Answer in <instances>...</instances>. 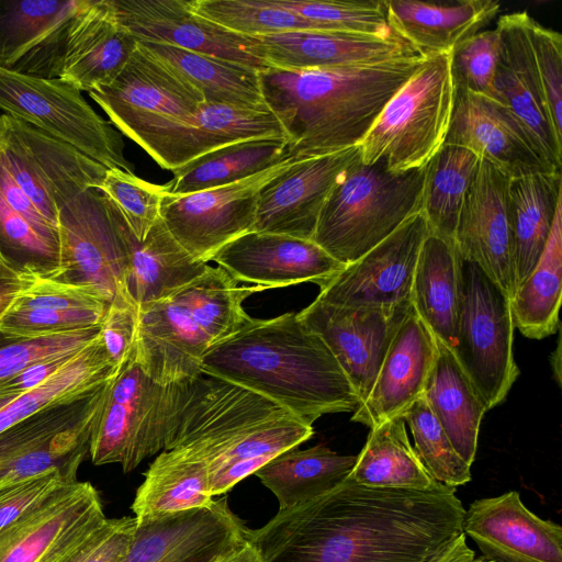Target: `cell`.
Returning <instances> with one entry per match:
<instances>
[{
  "instance_id": "cell-1",
  "label": "cell",
  "mask_w": 562,
  "mask_h": 562,
  "mask_svg": "<svg viewBox=\"0 0 562 562\" xmlns=\"http://www.w3.org/2000/svg\"><path fill=\"white\" fill-rule=\"evenodd\" d=\"M456 488H372L346 477L245 538L263 562H426L462 532Z\"/></svg>"
},
{
  "instance_id": "cell-2",
  "label": "cell",
  "mask_w": 562,
  "mask_h": 562,
  "mask_svg": "<svg viewBox=\"0 0 562 562\" xmlns=\"http://www.w3.org/2000/svg\"><path fill=\"white\" fill-rule=\"evenodd\" d=\"M201 372L260 394L312 426L360 404L335 356L297 313L249 317L206 350Z\"/></svg>"
},
{
  "instance_id": "cell-3",
  "label": "cell",
  "mask_w": 562,
  "mask_h": 562,
  "mask_svg": "<svg viewBox=\"0 0 562 562\" xmlns=\"http://www.w3.org/2000/svg\"><path fill=\"white\" fill-rule=\"evenodd\" d=\"M425 57L418 54L359 65L260 71L265 103L279 120L292 160L359 145Z\"/></svg>"
},
{
  "instance_id": "cell-4",
  "label": "cell",
  "mask_w": 562,
  "mask_h": 562,
  "mask_svg": "<svg viewBox=\"0 0 562 562\" xmlns=\"http://www.w3.org/2000/svg\"><path fill=\"white\" fill-rule=\"evenodd\" d=\"M313 435L312 425L271 400L202 373L189 382L164 450L180 448L203 461L214 497Z\"/></svg>"
},
{
  "instance_id": "cell-5",
  "label": "cell",
  "mask_w": 562,
  "mask_h": 562,
  "mask_svg": "<svg viewBox=\"0 0 562 562\" xmlns=\"http://www.w3.org/2000/svg\"><path fill=\"white\" fill-rule=\"evenodd\" d=\"M424 180L425 167L358 162L329 193L312 240L344 265L356 261L419 213Z\"/></svg>"
},
{
  "instance_id": "cell-6",
  "label": "cell",
  "mask_w": 562,
  "mask_h": 562,
  "mask_svg": "<svg viewBox=\"0 0 562 562\" xmlns=\"http://www.w3.org/2000/svg\"><path fill=\"white\" fill-rule=\"evenodd\" d=\"M456 100L451 52L426 57L359 144L361 162L394 172L423 168L445 144Z\"/></svg>"
},
{
  "instance_id": "cell-7",
  "label": "cell",
  "mask_w": 562,
  "mask_h": 562,
  "mask_svg": "<svg viewBox=\"0 0 562 562\" xmlns=\"http://www.w3.org/2000/svg\"><path fill=\"white\" fill-rule=\"evenodd\" d=\"M189 382L157 383L138 366L133 348L109 385L91 437L92 463H119L127 473L162 451Z\"/></svg>"
},
{
  "instance_id": "cell-8",
  "label": "cell",
  "mask_w": 562,
  "mask_h": 562,
  "mask_svg": "<svg viewBox=\"0 0 562 562\" xmlns=\"http://www.w3.org/2000/svg\"><path fill=\"white\" fill-rule=\"evenodd\" d=\"M112 379L52 403L0 432V484L50 469L78 481Z\"/></svg>"
},
{
  "instance_id": "cell-9",
  "label": "cell",
  "mask_w": 562,
  "mask_h": 562,
  "mask_svg": "<svg viewBox=\"0 0 562 562\" xmlns=\"http://www.w3.org/2000/svg\"><path fill=\"white\" fill-rule=\"evenodd\" d=\"M507 294L474 262L461 258L453 353L486 411L502 403L519 375Z\"/></svg>"
},
{
  "instance_id": "cell-10",
  "label": "cell",
  "mask_w": 562,
  "mask_h": 562,
  "mask_svg": "<svg viewBox=\"0 0 562 562\" xmlns=\"http://www.w3.org/2000/svg\"><path fill=\"white\" fill-rule=\"evenodd\" d=\"M0 110L64 142L105 168L134 173L122 134L99 115L81 91L59 78L0 68Z\"/></svg>"
},
{
  "instance_id": "cell-11",
  "label": "cell",
  "mask_w": 562,
  "mask_h": 562,
  "mask_svg": "<svg viewBox=\"0 0 562 562\" xmlns=\"http://www.w3.org/2000/svg\"><path fill=\"white\" fill-rule=\"evenodd\" d=\"M0 149L12 176L40 213L58 227V212L98 189L108 168L34 126L1 114Z\"/></svg>"
},
{
  "instance_id": "cell-12",
  "label": "cell",
  "mask_w": 562,
  "mask_h": 562,
  "mask_svg": "<svg viewBox=\"0 0 562 562\" xmlns=\"http://www.w3.org/2000/svg\"><path fill=\"white\" fill-rule=\"evenodd\" d=\"M286 159L244 180L192 192L164 195L160 218L173 238L207 263L226 244L251 232L260 190L292 162Z\"/></svg>"
},
{
  "instance_id": "cell-13",
  "label": "cell",
  "mask_w": 562,
  "mask_h": 562,
  "mask_svg": "<svg viewBox=\"0 0 562 562\" xmlns=\"http://www.w3.org/2000/svg\"><path fill=\"white\" fill-rule=\"evenodd\" d=\"M60 265L57 282L92 290L108 303L125 289L127 251L104 194L85 190L58 212Z\"/></svg>"
},
{
  "instance_id": "cell-14",
  "label": "cell",
  "mask_w": 562,
  "mask_h": 562,
  "mask_svg": "<svg viewBox=\"0 0 562 562\" xmlns=\"http://www.w3.org/2000/svg\"><path fill=\"white\" fill-rule=\"evenodd\" d=\"M139 145L161 168L175 170L218 147L236 142L286 137L270 109L254 110L204 102L183 120L155 117L121 132Z\"/></svg>"
},
{
  "instance_id": "cell-15",
  "label": "cell",
  "mask_w": 562,
  "mask_h": 562,
  "mask_svg": "<svg viewBox=\"0 0 562 562\" xmlns=\"http://www.w3.org/2000/svg\"><path fill=\"white\" fill-rule=\"evenodd\" d=\"M105 519L97 488L70 483L0 535V562H70Z\"/></svg>"
},
{
  "instance_id": "cell-16",
  "label": "cell",
  "mask_w": 562,
  "mask_h": 562,
  "mask_svg": "<svg viewBox=\"0 0 562 562\" xmlns=\"http://www.w3.org/2000/svg\"><path fill=\"white\" fill-rule=\"evenodd\" d=\"M429 233L417 213L319 289L317 299L336 305L396 308L412 305L418 255Z\"/></svg>"
},
{
  "instance_id": "cell-17",
  "label": "cell",
  "mask_w": 562,
  "mask_h": 562,
  "mask_svg": "<svg viewBox=\"0 0 562 562\" xmlns=\"http://www.w3.org/2000/svg\"><path fill=\"white\" fill-rule=\"evenodd\" d=\"M115 20L139 42L171 45L187 50L269 68L259 37L232 32L196 14L186 0H109Z\"/></svg>"
},
{
  "instance_id": "cell-18",
  "label": "cell",
  "mask_w": 562,
  "mask_h": 562,
  "mask_svg": "<svg viewBox=\"0 0 562 562\" xmlns=\"http://www.w3.org/2000/svg\"><path fill=\"white\" fill-rule=\"evenodd\" d=\"M411 307L344 306L316 297L297 316L327 345L361 404L368 397L387 349Z\"/></svg>"
},
{
  "instance_id": "cell-19",
  "label": "cell",
  "mask_w": 562,
  "mask_h": 562,
  "mask_svg": "<svg viewBox=\"0 0 562 562\" xmlns=\"http://www.w3.org/2000/svg\"><path fill=\"white\" fill-rule=\"evenodd\" d=\"M526 11L502 15L496 24L499 50L487 98L503 105L522 126L540 156L561 171L562 139L552 126L530 41Z\"/></svg>"
},
{
  "instance_id": "cell-20",
  "label": "cell",
  "mask_w": 562,
  "mask_h": 562,
  "mask_svg": "<svg viewBox=\"0 0 562 562\" xmlns=\"http://www.w3.org/2000/svg\"><path fill=\"white\" fill-rule=\"evenodd\" d=\"M360 161L359 145L324 156L293 160L260 190L251 232L312 240L329 193Z\"/></svg>"
},
{
  "instance_id": "cell-21",
  "label": "cell",
  "mask_w": 562,
  "mask_h": 562,
  "mask_svg": "<svg viewBox=\"0 0 562 562\" xmlns=\"http://www.w3.org/2000/svg\"><path fill=\"white\" fill-rule=\"evenodd\" d=\"M89 95L120 133L155 117L187 120L206 102L180 72L139 42L119 76Z\"/></svg>"
},
{
  "instance_id": "cell-22",
  "label": "cell",
  "mask_w": 562,
  "mask_h": 562,
  "mask_svg": "<svg viewBox=\"0 0 562 562\" xmlns=\"http://www.w3.org/2000/svg\"><path fill=\"white\" fill-rule=\"evenodd\" d=\"M246 529L226 498L200 508L136 518L123 562H213L241 543Z\"/></svg>"
},
{
  "instance_id": "cell-23",
  "label": "cell",
  "mask_w": 562,
  "mask_h": 562,
  "mask_svg": "<svg viewBox=\"0 0 562 562\" xmlns=\"http://www.w3.org/2000/svg\"><path fill=\"white\" fill-rule=\"evenodd\" d=\"M509 183L508 176L481 158L459 216L454 245L463 260L476 263L510 300L515 273Z\"/></svg>"
},
{
  "instance_id": "cell-24",
  "label": "cell",
  "mask_w": 562,
  "mask_h": 562,
  "mask_svg": "<svg viewBox=\"0 0 562 562\" xmlns=\"http://www.w3.org/2000/svg\"><path fill=\"white\" fill-rule=\"evenodd\" d=\"M237 282L267 289L313 282L322 289L346 265L311 239L248 232L222 247L211 259Z\"/></svg>"
},
{
  "instance_id": "cell-25",
  "label": "cell",
  "mask_w": 562,
  "mask_h": 562,
  "mask_svg": "<svg viewBox=\"0 0 562 562\" xmlns=\"http://www.w3.org/2000/svg\"><path fill=\"white\" fill-rule=\"evenodd\" d=\"M462 532L490 562H562V527L530 512L517 491L472 502Z\"/></svg>"
},
{
  "instance_id": "cell-26",
  "label": "cell",
  "mask_w": 562,
  "mask_h": 562,
  "mask_svg": "<svg viewBox=\"0 0 562 562\" xmlns=\"http://www.w3.org/2000/svg\"><path fill=\"white\" fill-rule=\"evenodd\" d=\"M86 0H0V68L59 78L71 21Z\"/></svg>"
},
{
  "instance_id": "cell-27",
  "label": "cell",
  "mask_w": 562,
  "mask_h": 562,
  "mask_svg": "<svg viewBox=\"0 0 562 562\" xmlns=\"http://www.w3.org/2000/svg\"><path fill=\"white\" fill-rule=\"evenodd\" d=\"M135 360L160 384L198 378L211 344L179 291L167 299L137 306Z\"/></svg>"
},
{
  "instance_id": "cell-28",
  "label": "cell",
  "mask_w": 562,
  "mask_h": 562,
  "mask_svg": "<svg viewBox=\"0 0 562 562\" xmlns=\"http://www.w3.org/2000/svg\"><path fill=\"white\" fill-rule=\"evenodd\" d=\"M445 144L471 150L510 179L560 172L540 156L517 120L503 105L484 95L456 90Z\"/></svg>"
},
{
  "instance_id": "cell-29",
  "label": "cell",
  "mask_w": 562,
  "mask_h": 562,
  "mask_svg": "<svg viewBox=\"0 0 562 562\" xmlns=\"http://www.w3.org/2000/svg\"><path fill=\"white\" fill-rule=\"evenodd\" d=\"M436 339L413 306L398 327L368 397L351 422L368 426L402 415L424 395L436 357Z\"/></svg>"
},
{
  "instance_id": "cell-30",
  "label": "cell",
  "mask_w": 562,
  "mask_h": 562,
  "mask_svg": "<svg viewBox=\"0 0 562 562\" xmlns=\"http://www.w3.org/2000/svg\"><path fill=\"white\" fill-rule=\"evenodd\" d=\"M138 46L120 26L109 0H86L68 32L59 79L79 91L110 85Z\"/></svg>"
},
{
  "instance_id": "cell-31",
  "label": "cell",
  "mask_w": 562,
  "mask_h": 562,
  "mask_svg": "<svg viewBox=\"0 0 562 562\" xmlns=\"http://www.w3.org/2000/svg\"><path fill=\"white\" fill-rule=\"evenodd\" d=\"M259 40L269 68L288 71L375 63L416 53L395 34L384 37L347 31L300 30Z\"/></svg>"
},
{
  "instance_id": "cell-32",
  "label": "cell",
  "mask_w": 562,
  "mask_h": 562,
  "mask_svg": "<svg viewBox=\"0 0 562 562\" xmlns=\"http://www.w3.org/2000/svg\"><path fill=\"white\" fill-rule=\"evenodd\" d=\"M104 196L126 247L125 290L136 306L167 299L207 270L209 265L193 258L160 217L146 237L138 240L119 207Z\"/></svg>"
},
{
  "instance_id": "cell-33",
  "label": "cell",
  "mask_w": 562,
  "mask_h": 562,
  "mask_svg": "<svg viewBox=\"0 0 562 562\" xmlns=\"http://www.w3.org/2000/svg\"><path fill=\"white\" fill-rule=\"evenodd\" d=\"M391 31L418 55L450 53L463 40L477 33L499 12L494 0H462L451 3L418 0L385 1Z\"/></svg>"
},
{
  "instance_id": "cell-34",
  "label": "cell",
  "mask_w": 562,
  "mask_h": 562,
  "mask_svg": "<svg viewBox=\"0 0 562 562\" xmlns=\"http://www.w3.org/2000/svg\"><path fill=\"white\" fill-rule=\"evenodd\" d=\"M109 304L88 288L36 278L0 319V329L38 336L95 327Z\"/></svg>"
},
{
  "instance_id": "cell-35",
  "label": "cell",
  "mask_w": 562,
  "mask_h": 562,
  "mask_svg": "<svg viewBox=\"0 0 562 562\" xmlns=\"http://www.w3.org/2000/svg\"><path fill=\"white\" fill-rule=\"evenodd\" d=\"M461 285V257L453 243L428 233L412 285V306L436 340L453 350Z\"/></svg>"
},
{
  "instance_id": "cell-36",
  "label": "cell",
  "mask_w": 562,
  "mask_h": 562,
  "mask_svg": "<svg viewBox=\"0 0 562 562\" xmlns=\"http://www.w3.org/2000/svg\"><path fill=\"white\" fill-rule=\"evenodd\" d=\"M436 344V357L423 396L456 451L472 465L486 408L453 351L438 340Z\"/></svg>"
},
{
  "instance_id": "cell-37",
  "label": "cell",
  "mask_w": 562,
  "mask_h": 562,
  "mask_svg": "<svg viewBox=\"0 0 562 562\" xmlns=\"http://www.w3.org/2000/svg\"><path fill=\"white\" fill-rule=\"evenodd\" d=\"M508 192L516 291L541 257L562 205L561 171L513 178Z\"/></svg>"
},
{
  "instance_id": "cell-38",
  "label": "cell",
  "mask_w": 562,
  "mask_h": 562,
  "mask_svg": "<svg viewBox=\"0 0 562 562\" xmlns=\"http://www.w3.org/2000/svg\"><path fill=\"white\" fill-rule=\"evenodd\" d=\"M348 477L372 488L432 492L445 486L422 462L409 441L402 415L370 429Z\"/></svg>"
},
{
  "instance_id": "cell-39",
  "label": "cell",
  "mask_w": 562,
  "mask_h": 562,
  "mask_svg": "<svg viewBox=\"0 0 562 562\" xmlns=\"http://www.w3.org/2000/svg\"><path fill=\"white\" fill-rule=\"evenodd\" d=\"M212 502L204 462L173 448L162 450L151 462L131 508L142 519L200 508Z\"/></svg>"
},
{
  "instance_id": "cell-40",
  "label": "cell",
  "mask_w": 562,
  "mask_h": 562,
  "mask_svg": "<svg viewBox=\"0 0 562 562\" xmlns=\"http://www.w3.org/2000/svg\"><path fill=\"white\" fill-rule=\"evenodd\" d=\"M357 456L339 454L323 443L307 449L285 450L255 472L272 492L279 510L313 499L342 482Z\"/></svg>"
},
{
  "instance_id": "cell-41",
  "label": "cell",
  "mask_w": 562,
  "mask_h": 562,
  "mask_svg": "<svg viewBox=\"0 0 562 562\" xmlns=\"http://www.w3.org/2000/svg\"><path fill=\"white\" fill-rule=\"evenodd\" d=\"M288 145L286 137H265L218 147L172 170L167 191L188 194L244 180L290 159Z\"/></svg>"
},
{
  "instance_id": "cell-42",
  "label": "cell",
  "mask_w": 562,
  "mask_h": 562,
  "mask_svg": "<svg viewBox=\"0 0 562 562\" xmlns=\"http://www.w3.org/2000/svg\"><path fill=\"white\" fill-rule=\"evenodd\" d=\"M139 43L180 72L206 102L243 109H269L261 91L260 70L171 45Z\"/></svg>"
},
{
  "instance_id": "cell-43",
  "label": "cell",
  "mask_w": 562,
  "mask_h": 562,
  "mask_svg": "<svg viewBox=\"0 0 562 562\" xmlns=\"http://www.w3.org/2000/svg\"><path fill=\"white\" fill-rule=\"evenodd\" d=\"M117 370L99 335L42 385L24 393L0 387V432L52 403L111 380Z\"/></svg>"
},
{
  "instance_id": "cell-44",
  "label": "cell",
  "mask_w": 562,
  "mask_h": 562,
  "mask_svg": "<svg viewBox=\"0 0 562 562\" xmlns=\"http://www.w3.org/2000/svg\"><path fill=\"white\" fill-rule=\"evenodd\" d=\"M562 205L558 207L547 245L537 265L512 296L514 326L532 339L554 334L559 327L562 288Z\"/></svg>"
},
{
  "instance_id": "cell-45",
  "label": "cell",
  "mask_w": 562,
  "mask_h": 562,
  "mask_svg": "<svg viewBox=\"0 0 562 562\" xmlns=\"http://www.w3.org/2000/svg\"><path fill=\"white\" fill-rule=\"evenodd\" d=\"M480 160L467 148L443 144L427 162L419 213L430 234L454 244L459 216Z\"/></svg>"
},
{
  "instance_id": "cell-46",
  "label": "cell",
  "mask_w": 562,
  "mask_h": 562,
  "mask_svg": "<svg viewBox=\"0 0 562 562\" xmlns=\"http://www.w3.org/2000/svg\"><path fill=\"white\" fill-rule=\"evenodd\" d=\"M0 260L21 274L53 279L60 265L59 229L26 220L0 195Z\"/></svg>"
},
{
  "instance_id": "cell-47",
  "label": "cell",
  "mask_w": 562,
  "mask_h": 562,
  "mask_svg": "<svg viewBox=\"0 0 562 562\" xmlns=\"http://www.w3.org/2000/svg\"><path fill=\"white\" fill-rule=\"evenodd\" d=\"M189 3L196 14L250 37L300 30L337 31L280 8L271 0H193Z\"/></svg>"
},
{
  "instance_id": "cell-48",
  "label": "cell",
  "mask_w": 562,
  "mask_h": 562,
  "mask_svg": "<svg viewBox=\"0 0 562 562\" xmlns=\"http://www.w3.org/2000/svg\"><path fill=\"white\" fill-rule=\"evenodd\" d=\"M402 416L413 435L415 451L436 481L454 488L470 482L471 465L456 451L424 396Z\"/></svg>"
},
{
  "instance_id": "cell-49",
  "label": "cell",
  "mask_w": 562,
  "mask_h": 562,
  "mask_svg": "<svg viewBox=\"0 0 562 562\" xmlns=\"http://www.w3.org/2000/svg\"><path fill=\"white\" fill-rule=\"evenodd\" d=\"M100 326L38 336L0 329V386L37 361L79 352L99 337Z\"/></svg>"
},
{
  "instance_id": "cell-50",
  "label": "cell",
  "mask_w": 562,
  "mask_h": 562,
  "mask_svg": "<svg viewBox=\"0 0 562 562\" xmlns=\"http://www.w3.org/2000/svg\"><path fill=\"white\" fill-rule=\"evenodd\" d=\"M308 21L323 23L337 31L391 36L385 1L271 0Z\"/></svg>"
},
{
  "instance_id": "cell-51",
  "label": "cell",
  "mask_w": 562,
  "mask_h": 562,
  "mask_svg": "<svg viewBox=\"0 0 562 562\" xmlns=\"http://www.w3.org/2000/svg\"><path fill=\"white\" fill-rule=\"evenodd\" d=\"M121 211L131 231L143 240L160 217L166 184H154L119 168H109L98 188Z\"/></svg>"
},
{
  "instance_id": "cell-52",
  "label": "cell",
  "mask_w": 562,
  "mask_h": 562,
  "mask_svg": "<svg viewBox=\"0 0 562 562\" xmlns=\"http://www.w3.org/2000/svg\"><path fill=\"white\" fill-rule=\"evenodd\" d=\"M499 50L498 31L484 30L460 42L451 52L456 90L487 97L491 92Z\"/></svg>"
},
{
  "instance_id": "cell-53",
  "label": "cell",
  "mask_w": 562,
  "mask_h": 562,
  "mask_svg": "<svg viewBox=\"0 0 562 562\" xmlns=\"http://www.w3.org/2000/svg\"><path fill=\"white\" fill-rule=\"evenodd\" d=\"M74 483L58 469L0 484V535Z\"/></svg>"
},
{
  "instance_id": "cell-54",
  "label": "cell",
  "mask_w": 562,
  "mask_h": 562,
  "mask_svg": "<svg viewBox=\"0 0 562 562\" xmlns=\"http://www.w3.org/2000/svg\"><path fill=\"white\" fill-rule=\"evenodd\" d=\"M530 41L550 120L562 139V35L531 19Z\"/></svg>"
},
{
  "instance_id": "cell-55",
  "label": "cell",
  "mask_w": 562,
  "mask_h": 562,
  "mask_svg": "<svg viewBox=\"0 0 562 562\" xmlns=\"http://www.w3.org/2000/svg\"><path fill=\"white\" fill-rule=\"evenodd\" d=\"M138 308L126 290H120L105 312L100 338L112 362L120 368L130 357L135 342Z\"/></svg>"
},
{
  "instance_id": "cell-56",
  "label": "cell",
  "mask_w": 562,
  "mask_h": 562,
  "mask_svg": "<svg viewBox=\"0 0 562 562\" xmlns=\"http://www.w3.org/2000/svg\"><path fill=\"white\" fill-rule=\"evenodd\" d=\"M135 529V517L106 518L70 562H123Z\"/></svg>"
},
{
  "instance_id": "cell-57",
  "label": "cell",
  "mask_w": 562,
  "mask_h": 562,
  "mask_svg": "<svg viewBox=\"0 0 562 562\" xmlns=\"http://www.w3.org/2000/svg\"><path fill=\"white\" fill-rule=\"evenodd\" d=\"M0 195L7 204L16 213L41 226L56 227L50 224L36 209L30 198L21 189L11 171L9 170L4 156L0 149ZM58 228V227H56Z\"/></svg>"
},
{
  "instance_id": "cell-58",
  "label": "cell",
  "mask_w": 562,
  "mask_h": 562,
  "mask_svg": "<svg viewBox=\"0 0 562 562\" xmlns=\"http://www.w3.org/2000/svg\"><path fill=\"white\" fill-rule=\"evenodd\" d=\"M77 353L52 357L37 361L25 368L18 375L9 380L0 387L22 393L29 392L42 385L44 382L50 379L67 363H69L76 357Z\"/></svg>"
},
{
  "instance_id": "cell-59",
  "label": "cell",
  "mask_w": 562,
  "mask_h": 562,
  "mask_svg": "<svg viewBox=\"0 0 562 562\" xmlns=\"http://www.w3.org/2000/svg\"><path fill=\"white\" fill-rule=\"evenodd\" d=\"M35 280V277L21 274L0 260V319Z\"/></svg>"
},
{
  "instance_id": "cell-60",
  "label": "cell",
  "mask_w": 562,
  "mask_h": 562,
  "mask_svg": "<svg viewBox=\"0 0 562 562\" xmlns=\"http://www.w3.org/2000/svg\"><path fill=\"white\" fill-rule=\"evenodd\" d=\"M427 562H490L468 546L467 536L463 532L454 536Z\"/></svg>"
},
{
  "instance_id": "cell-61",
  "label": "cell",
  "mask_w": 562,
  "mask_h": 562,
  "mask_svg": "<svg viewBox=\"0 0 562 562\" xmlns=\"http://www.w3.org/2000/svg\"><path fill=\"white\" fill-rule=\"evenodd\" d=\"M213 562H263L257 549L245 539L234 549L220 555Z\"/></svg>"
},
{
  "instance_id": "cell-62",
  "label": "cell",
  "mask_w": 562,
  "mask_h": 562,
  "mask_svg": "<svg viewBox=\"0 0 562 562\" xmlns=\"http://www.w3.org/2000/svg\"><path fill=\"white\" fill-rule=\"evenodd\" d=\"M0 122H1V113H0ZM1 124V123H0Z\"/></svg>"
},
{
  "instance_id": "cell-63",
  "label": "cell",
  "mask_w": 562,
  "mask_h": 562,
  "mask_svg": "<svg viewBox=\"0 0 562 562\" xmlns=\"http://www.w3.org/2000/svg\"><path fill=\"white\" fill-rule=\"evenodd\" d=\"M427 562V561H426Z\"/></svg>"
}]
</instances>
